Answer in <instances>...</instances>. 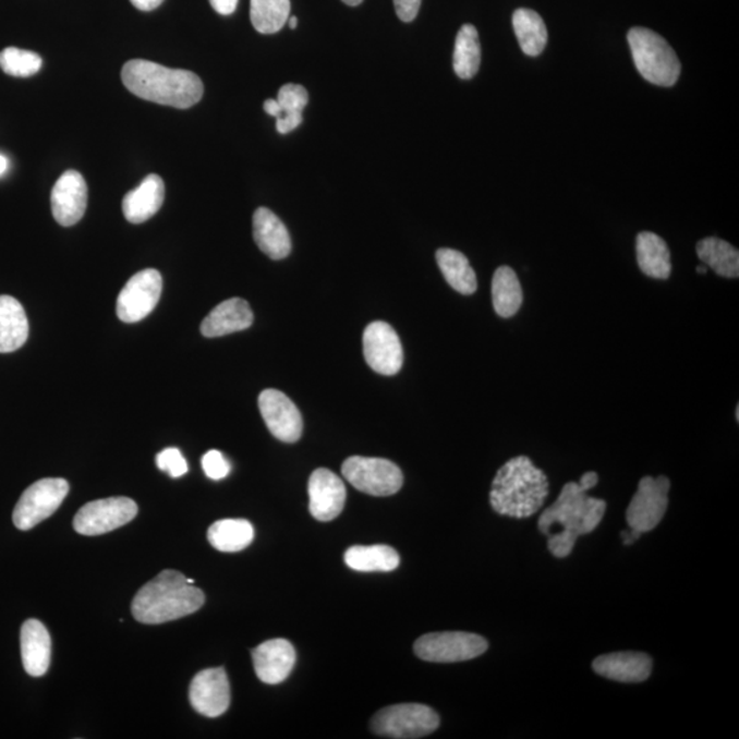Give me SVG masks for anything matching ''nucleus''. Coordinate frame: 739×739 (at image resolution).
I'll return each instance as SVG.
<instances>
[{
  "instance_id": "09e8293b",
  "label": "nucleus",
  "mask_w": 739,
  "mask_h": 739,
  "mask_svg": "<svg viewBox=\"0 0 739 739\" xmlns=\"http://www.w3.org/2000/svg\"><path fill=\"white\" fill-rule=\"evenodd\" d=\"M736 417H737V421H739V405H737Z\"/></svg>"
},
{
  "instance_id": "c85d7f7f",
  "label": "nucleus",
  "mask_w": 739,
  "mask_h": 739,
  "mask_svg": "<svg viewBox=\"0 0 739 739\" xmlns=\"http://www.w3.org/2000/svg\"><path fill=\"white\" fill-rule=\"evenodd\" d=\"M254 528L245 519H223L213 523L207 538L214 548L221 552H240L254 540Z\"/></svg>"
},
{
  "instance_id": "37998d69",
  "label": "nucleus",
  "mask_w": 739,
  "mask_h": 739,
  "mask_svg": "<svg viewBox=\"0 0 739 739\" xmlns=\"http://www.w3.org/2000/svg\"><path fill=\"white\" fill-rule=\"evenodd\" d=\"M622 537L625 545H631L641 537V533L635 532V530L633 529H630V532H622Z\"/></svg>"
},
{
  "instance_id": "2eb2a0df",
  "label": "nucleus",
  "mask_w": 739,
  "mask_h": 739,
  "mask_svg": "<svg viewBox=\"0 0 739 739\" xmlns=\"http://www.w3.org/2000/svg\"><path fill=\"white\" fill-rule=\"evenodd\" d=\"M88 186L76 170H68L59 177L51 194L53 218L62 227H73L87 210Z\"/></svg>"
},
{
  "instance_id": "cd10ccee",
  "label": "nucleus",
  "mask_w": 739,
  "mask_h": 739,
  "mask_svg": "<svg viewBox=\"0 0 739 739\" xmlns=\"http://www.w3.org/2000/svg\"><path fill=\"white\" fill-rule=\"evenodd\" d=\"M437 265L444 278L455 291L473 294L478 288L476 275L470 262L462 253L451 249H440L436 253Z\"/></svg>"
},
{
  "instance_id": "f03ea898",
  "label": "nucleus",
  "mask_w": 739,
  "mask_h": 739,
  "mask_svg": "<svg viewBox=\"0 0 739 739\" xmlns=\"http://www.w3.org/2000/svg\"><path fill=\"white\" fill-rule=\"evenodd\" d=\"M122 83L133 95L154 104L190 109L199 104L205 87L199 76L146 59H132L122 68Z\"/></svg>"
},
{
  "instance_id": "39448f33",
  "label": "nucleus",
  "mask_w": 739,
  "mask_h": 739,
  "mask_svg": "<svg viewBox=\"0 0 739 739\" xmlns=\"http://www.w3.org/2000/svg\"><path fill=\"white\" fill-rule=\"evenodd\" d=\"M634 65L647 83L673 87L681 76V62L673 47L656 32L635 26L628 35Z\"/></svg>"
},
{
  "instance_id": "7ed1b4c3",
  "label": "nucleus",
  "mask_w": 739,
  "mask_h": 739,
  "mask_svg": "<svg viewBox=\"0 0 739 739\" xmlns=\"http://www.w3.org/2000/svg\"><path fill=\"white\" fill-rule=\"evenodd\" d=\"M549 493L548 476L528 457H518L501 465L492 482L490 506L502 517L524 519L544 506Z\"/></svg>"
},
{
  "instance_id": "5701e85b",
  "label": "nucleus",
  "mask_w": 739,
  "mask_h": 739,
  "mask_svg": "<svg viewBox=\"0 0 739 739\" xmlns=\"http://www.w3.org/2000/svg\"><path fill=\"white\" fill-rule=\"evenodd\" d=\"M165 201V182L158 174H149L136 190L123 197V216L131 223H143L160 210Z\"/></svg>"
},
{
  "instance_id": "412c9836",
  "label": "nucleus",
  "mask_w": 739,
  "mask_h": 739,
  "mask_svg": "<svg viewBox=\"0 0 739 739\" xmlns=\"http://www.w3.org/2000/svg\"><path fill=\"white\" fill-rule=\"evenodd\" d=\"M21 656L26 674L39 678L51 663V637L46 626L36 619L26 620L21 628Z\"/></svg>"
},
{
  "instance_id": "4468645a",
  "label": "nucleus",
  "mask_w": 739,
  "mask_h": 739,
  "mask_svg": "<svg viewBox=\"0 0 739 739\" xmlns=\"http://www.w3.org/2000/svg\"><path fill=\"white\" fill-rule=\"evenodd\" d=\"M262 417L272 436L282 443H296L303 433V417L293 401L277 389L259 395Z\"/></svg>"
},
{
  "instance_id": "72a5a7b5",
  "label": "nucleus",
  "mask_w": 739,
  "mask_h": 739,
  "mask_svg": "<svg viewBox=\"0 0 739 739\" xmlns=\"http://www.w3.org/2000/svg\"><path fill=\"white\" fill-rule=\"evenodd\" d=\"M250 15L259 34H277L291 15V0H251Z\"/></svg>"
},
{
  "instance_id": "79ce46f5",
  "label": "nucleus",
  "mask_w": 739,
  "mask_h": 739,
  "mask_svg": "<svg viewBox=\"0 0 739 739\" xmlns=\"http://www.w3.org/2000/svg\"><path fill=\"white\" fill-rule=\"evenodd\" d=\"M264 109L267 112V114L271 117H278L280 114V106H278V101L275 99H267L264 105Z\"/></svg>"
},
{
  "instance_id": "bb28decb",
  "label": "nucleus",
  "mask_w": 739,
  "mask_h": 739,
  "mask_svg": "<svg viewBox=\"0 0 739 739\" xmlns=\"http://www.w3.org/2000/svg\"><path fill=\"white\" fill-rule=\"evenodd\" d=\"M344 560L350 569L361 572H389L400 565L398 552L388 545L351 546Z\"/></svg>"
},
{
  "instance_id": "423d86ee",
  "label": "nucleus",
  "mask_w": 739,
  "mask_h": 739,
  "mask_svg": "<svg viewBox=\"0 0 739 739\" xmlns=\"http://www.w3.org/2000/svg\"><path fill=\"white\" fill-rule=\"evenodd\" d=\"M440 726V716L431 706L399 704L377 712L373 717V731L379 737L415 739L435 732Z\"/></svg>"
},
{
  "instance_id": "9d476101",
  "label": "nucleus",
  "mask_w": 739,
  "mask_h": 739,
  "mask_svg": "<svg viewBox=\"0 0 739 739\" xmlns=\"http://www.w3.org/2000/svg\"><path fill=\"white\" fill-rule=\"evenodd\" d=\"M138 508L128 497H110L87 502L74 517L73 526L78 534L100 535L125 526L136 518Z\"/></svg>"
},
{
  "instance_id": "c03bdc74",
  "label": "nucleus",
  "mask_w": 739,
  "mask_h": 739,
  "mask_svg": "<svg viewBox=\"0 0 739 739\" xmlns=\"http://www.w3.org/2000/svg\"><path fill=\"white\" fill-rule=\"evenodd\" d=\"M9 168V160L7 157H3V155H0V175H3L7 173Z\"/></svg>"
},
{
  "instance_id": "ddd939ff",
  "label": "nucleus",
  "mask_w": 739,
  "mask_h": 739,
  "mask_svg": "<svg viewBox=\"0 0 739 739\" xmlns=\"http://www.w3.org/2000/svg\"><path fill=\"white\" fill-rule=\"evenodd\" d=\"M364 359L374 372L395 376L403 366V347L392 326L383 320L370 324L363 334Z\"/></svg>"
},
{
  "instance_id": "a19ab883",
  "label": "nucleus",
  "mask_w": 739,
  "mask_h": 739,
  "mask_svg": "<svg viewBox=\"0 0 739 739\" xmlns=\"http://www.w3.org/2000/svg\"><path fill=\"white\" fill-rule=\"evenodd\" d=\"M598 475L594 471H589V473L583 474L580 484L586 487L587 490L593 489L597 485Z\"/></svg>"
},
{
  "instance_id": "dca6fc26",
  "label": "nucleus",
  "mask_w": 739,
  "mask_h": 739,
  "mask_svg": "<svg viewBox=\"0 0 739 739\" xmlns=\"http://www.w3.org/2000/svg\"><path fill=\"white\" fill-rule=\"evenodd\" d=\"M310 512L319 522H330L344 510V482L328 469L315 470L308 481Z\"/></svg>"
},
{
  "instance_id": "de8ad7c7",
  "label": "nucleus",
  "mask_w": 739,
  "mask_h": 739,
  "mask_svg": "<svg viewBox=\"0 0 739 739\" xmlns=\"http://www.w3.org/2000/svg\"><path fill=\"white\" fill-rule=\"evenodd\" d=\"M698 272H699V275H705V272H706V267H704V266H699V267H698Z\"/></svg>"
},
{
  "instance_id": "f704fd0d",
  "label": "nucleus",
  "mask_w": 739,
  "mask_h": 739,
  "mask_svg": "<svg viewBox=\"0 0 739 739\" xmlns=\"http://www.w3.org/2000/svg\"><path fill=\"white\" fill-rule=\"evenodd\" d=\"M43 59L39 53L8 47L0 52V68L9 76L31 77L40 71Z\"/></svg>"
},
{
  "instance_id": "aec40b11",
  "label": "nucleus",
  "mask_w": 739,
  "mask_h": 739,
  "mask_svg": "<svg viewBox=\"0 0 739 739\" xmlns=\"http://www.w3.org/2000/svg\"><path fill=\"white\" fill-rule=\"evenodd\" d=\"M254 323V313L243 299L233 298L218 304L201 326L202 335L214 339L249 329Z\"/></svg>"
},
{
  "instance_id": "4be33fe9",
  "label": "nucleus",
  "mask_w": 739,
  "mask_h": 739,
  "mask_svg": "<svg viewBox=\"0 0 739 739\" xmlns=\"http://www.w3.org/2000/svg\"><path fill=\"white\" fill-rule=\"evenodd\" d=\"M254 239L262 253L275 261L286 259L292 251L291 235L286 225L269 208L261 207L254 214Z\"/></svg>"
},
{
  "instance_id": "f257e3e1",
  "label": "nucleus",
  "mask_w": 739,
  "mask_h": 739,
  "mask_svg": "<svg viewBox=\"0 0 739 739\" xmlns=\"http://www.w3.org/2000/svg\"><path fill=\"white\" fill-rule=\"evenodd\" d=\"M586 487L569 482L549 508L540 517V532L549 537L548 549L565 559L574 549L578 537L592 533L603 521L607 502L586 495Z\"/></svg>"
},
{
  "instance_id": "e433bc0d",
  "label": "nucleus",
  "mask_w": 739,
  "mask_h": 739,
  "mask_svg": "<svg viewBox=\"0 0 739 739\" xmlns=\"http://www.w3.org/2000/svg\"><path fill=\"white\" fill-rule=\"evenodd\" d=\"M202 465L208 478L214 481L227 478L230 473L228 460L217 449H211L203 457Z\"/></svg>"
},
{
  "instance_id": "6ab92c4d",
  "label": "nucleus",
  "mask_w": 739,
  "mask_h": 739,
  "mask_svg": "<svg viewBox=\"0 0 739 739\" xmlns=\"http://www.w3.org/2000/svg\"><path fill=\"white\" fill-rule=\"evenodd\" d=\"M653 662L641 652H615L598 656L593 662L594 673L610 681L639 683L651 677Z\"/></svg>"
},
{
  "instance_id": "b1692460",
  "label": "nucleus",
  "mask_w": 739,
  "mask_h": 739,
  "mask_svg": "<svg viewBox=\"0 0 739 739\" xmlns=\"http://www.w3.org/2000/svg\"><path fill=\"white\" fill-rule=\"evenodd\" d=\"M29 324L17 299L0 296V353L20 350L28 340Z\"/></svg>"
},
{
  "instance_id": "ea45409f",
  "label": "nucleus",
  "mask_w": 739,
  "mask_h": 739,
  "mask_svg": "<svg viewBox=\"0 0 739 739\" xmlns=\"http://www.w3.org/2000/svg\"><path fill=\"white\" fill-rule=\"evenodd\" d=\"M163 0H131L133 7L142 12H153V10L158 9L162 4Z\"/></svg>"
},
{
  "instance_id": "2f4dec72",
  "label": "nucleus",
  "mask_w": 739,
  "mask_h": 739,
  "mask_svg": "<svg viewBox=\"0 0 739 739\" xmlns=\"http://www.w3.org/2000/svg\"><path fill=\"white\" fill-rule=\"evenodd\" d=\"M481 43L474 25L465 24L455 40L453 71L462 80H470L480 71Z\"/></svg>"
},
{
  "instance_id": "49530a36",
  "label": "nucleus",
  "mask_w": 739,
  "mask_h": 739,
  "mask_svg": "<svg viewBox=\"0 0 739 739\" xmlns=\"http://www.w3.org/2000/svg\"><path fill=\"white\" fill-rule=\"evenodd\" d=\"M342 2L348 4V7L355 8V7H359V4H361L363 2V0H342Z\"/></svg>"
},
{
  "instance_id": "a878e982",
  "label": "nucleus",
  "mask_w": 739,
  "mask_h": 739,
  "mask_svg": "<svg viewBox=\"0 0 739 739\" xmlns=\"http://www.w3.org/2000/svg\"><path fill=\"white\" fill-rule=\"evenodd\" d=\"M492 302L501 318H511L523 303V291L517 272L508 266L495 271L492 280Z\"/></svg>"
},
{
  "instance_id": "f8f14e48",
  "label": "nucleus",
  "mask_w": 739,
  "mask_h": 739,
  "mask_svg": "<svg viewBox=\"0 0 739 739\" xmlns=\"http://www.w3.org/2000/svg\"><path fill=\"white\" fill-rule=\"evenodd\" d=\"M162 294V276L155 269L138 271L123 287L117 300V315L122 323L135 324L154 312Z\"/></svg>"
},
{
  "instance_id": "a18cd8bd",
  "label": "nucleus",
  "mask_w": 739,
  "mask_h": 739,
  "mask_svg": "<svg viewBox=\"0 0 739 739\" xmlns=\"http://www.w3.org/2000/svg\"><path fill=\"white\" fill-rule=\"evenodd\" d=\"M288 24H289V28L296 29L298 24H299L298 17H294V15H293V17H292V15H289Z\"/></svg>"
},
{
  "instance_id": "a211bd4d",
  "label": "nucleus",
  "mask_w": 739,
  "mask_h": 739,
  "mask_svg": "<svg viewBox=\"0 0 739 739\" xmlns=\"http://www.w3.org/2000/svg\"><path fill=\"white\" fill-rule=\"evenodd\" d=\"M256 675L262 682L277 685L286 681L296 663V652L291 642L276 639L264 642L253 651Z\"/></svg>"
},
{
  "instance_id": "473e14b6",
  "label": "nucleus",
  "mask_w": 739,
  "mask_h": 739,
  "mask_svg": "<svg viewBox=\"0 0 739 739\" xmlns=\"http://www.w3.org/2000/svg\"><path fill=\"white\" fill-rule=\"evenodd\" d=\"M280 114L277 117V132L281 135L298 130L303 122V110L308 104V93L303 85L286 84L278 90Z\"/></svg>"
},
{
  "instance_id": "0eeeda50",
  "label": "nucleus",
  "mask_w": 739,
  "mask_h": 739,
  "mask_svg": "<svg viewBox=\"0 0 739 739\" xmlns=\"http://www.w3.org/2000/svg\"><path fill=\"white\" fill-rule=\"evenodd\" d=\"M341 471L353 487L372 496H392L404 482L399 465L387 459L351 457Z\"/></svg>"
},
{
  "instance_id": "4c0bfd02",
  "label": "nucleus",
  "mask_w": 739,
  "mask_h": 739,
  "mask_svg": "<svg viewBox=\"0 0 739 739\" xmlns=\"http://www.w3.org/2000/svg\"><path fill=\"white\" fill-rule=\"evenodd\" d=\"M396 13L403 23H411L420 13L422 0H393Z\"/></svg>"
},
{
  "instance_id": "f3484780",
  "label": "nucleus",
  "mask_w": 739,
  "mask_h": 739,
  "mask_svg": "<svg viewBox=\"0 0 739 739\" xmlns=\"http://www.w3.org/2000/svg\"><path fill=\"white\" fill-rule=\"evenodd\" d=\"M191 705L207 717H218L230 705V687L223 668L203 669L192 679L190 688Z\"/></svg>"
},
{
  "instance_id": "7c9ffc66",
  "label": "nucleus",
  "mask_w": 739,
  "mask_h": 739,
  "mask_svg": "<svg viewBox=\"0 0 739 739\" xmlns=\"http://www.w3.org/2000/svg\"><path fill=\"white\" fill-rule=\"evenodd\" d=\"M698 255L701 262L717 276L725 278H738L739 253L727 241L717 238H706L699 241Z\"/></svg>"
},
{
  "instance_id": "c9c22d12",
  "label": "nucleus",
  "mask_w": 739,
  "mask_h": 739,
  "mask_svg": "<svg viewBox=\"0 0 739 739\" xmlns=\"http://www.w3.org/2000/svg\"><path fill=\"white\" fill-rule=\"evenodd\" d=\"M157 465L159 470L168 473L171 478H180V476L189 473V463L182 453L177 448H166L162 452L157 455Z\"/></svg>"
},
{
  "instance_id": "58836bf2",
  "label": "nucleus",
  "mask_w": 739,
  "mask_h": 739,
  "mask_svg": "<svg viewBox=\"0 0 739 739\" xmlns=\"http://www.w3.org/2000/svg\"><path fill=\"white\" fill-rule=\"evenodd\" d=\"M210 3L218 14L230 15L238 9L239 0H210Z\"/></svg>"
},
{
  "instance_id": "1a4fd4ad",
  "label": "nucleus",
  "mask_w": 739,
  "mask_h": 739,
  "mask_svg": "<svg viewBox=\"0 0 739 739\" xmlns=\"http://www.w3.org/2000/svg\"><path fill=\"white\" fill-rule=\"evenodd\" d=\"M69 493L68 481L45 478L35 482L20 497L14 508L13 522L20 530H31L46 521L61 507Z\"/></svg>"
},
{
  "instance_id": "393cba45",
  "label": "nucleus",
  "mask_w": 739,
  "mask_h": 739,
  "mask_svg": "<svg viewBox=\"0 0 739 739\" xmlns=\"http://www.w3.org/2000/svg\"><path fill=\"white\" fill-rule=\"evenodd\" d=\"M637 261L645 276L667 280L671 276V254L661 235L641 232L637 235Z\"/></svg>"
},
{
  "instance_id": "6e6552de",
  "label": "nucleus",
  "mask_w": 739,
  "mask_h": 739,
  "mask_svg": "<svg viewBox=\"0 0 739 739\" xmlns=\"http://www.w3.org/2000/svg\"><path fill=\"white\" fill-rule=\"evenodd\" d=\"M489 647L484 637L464 631L422 635L415 642V655L431 663H459L484 655Z\"/></svg>"
},
{
  "instance_id": "9b49d317",
  "label": "nucleus",
  "mask_w": 739,
  "mask_h": 739,
  "mask_svg": "<svg viewBox=\"0 0 739 739\" xmlns=\"http://www.w3.org/2000/svg\"><path fill=\"white\" fill-rule=\"evenodd\" d=\"M671 482L667 476H644L630 501L626 519L630 529L639 533L652 532L658 526L668 508V492Z\"/></svg>"
},
{
  "instance_id": "c756f323",
  "label": "nucleus",
  "mask_w": 739,
  "mask_h": 739,
  "mask_svg": "<svg viewBox=\"0 0 739 739\" xmlns=\"http://www.w3.org/2000/svg\"><path fill=\"white\" fill-rule=\"evenodd\" d=\"M512 25L522 51L529 57H538L548 43V31L541 15L530 9H518L512 15Z\"/></svg>"
},
{
  "instance_id": "20e7f679",
  "label": "nucleus",
  "mask_w": 739,
  "mask_h": 739,
  "mask_svg": "<svg viewBox=\"0 0 739 739\" xmlns=\"http://www.w3.org/2000/svg\"><path fill=\"white\" fill-rule=\"evenodd\" d=\"M205 599V593L186 582L184 574L165 570L137 592L132 614L137 622L160 625L196 613Z\"/></svg>"
}]
</instances>
